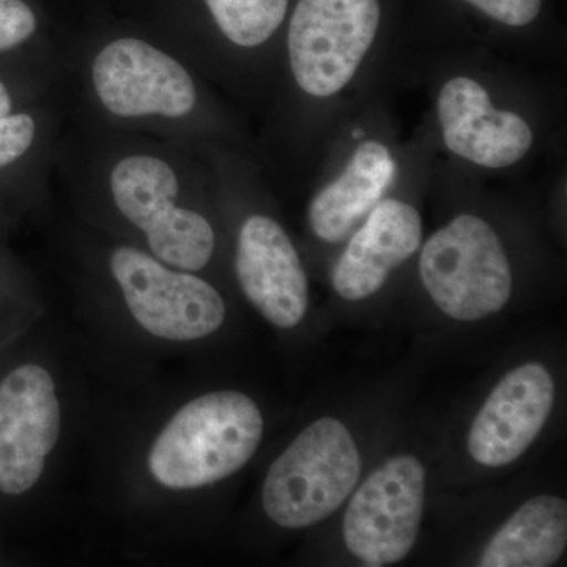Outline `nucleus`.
I'll list each match as a JSON object with an SVG mask.
<instances>
[{
	"label": "nucleus",
	"mask_w": 567,
	"mask_h": 567,
	"mask_svg": "<svg viewBox=\"0 0 567 567\" xmlns=\"http://www.w3.org/2000/svg\"><path fill=\"white\" fill-rule=\"evenodd\" d=\"M54 177L89 208L137 235L140 248L162 262L192 274L212 262L216 230L199 203L208 177L196 153L69 117Z\"/></svg>",
	"instance_id": "obj_1"
},
{
	"label": "nucleus",
	"mask_w": 567,
	"mask_h": 567,
	"mask_svg": "<svg viewBox=\"0 0 567 567\" xmlns=\"http://www.w3.org/2000/svg\"><path fill=\"white\" fill-rule=\"evenodd\" d=\"M69 117L210 151V96L203 73L133 18L96 21L63 40Z\"/></svg>",
	"instance_id": "obj_2"
},
{
	"label": "nucleus",
	"mask_w": 567,
	"mask_h": 567,
	"mask_svg": "<svg viewBox=\"0 0 567 567\" xmlns=\"http://www.w3.org/2000/svg\"><path fill=\"white\" fill-rule=\"evenodd\" d=\"M262 435V413L251 398L216 391L175 413L153 443L148 466L162 486L174 491L210 486L244 468Z\"/></svg>",
	"instance_id": "obj_3"
},
{
	"label": "nucleus",
	"mask_w": 567,
	"mask_h": 567,
	"mask_svg": "<svg viewBox=\"0 0 567 567\" xmlns=\"http://www.w3.org/2000/svg\"><path fill=\"white\" fill-rule=\"evenodd\" d=\"M360 475L352 434L341 421L322 417L308 425L268 470L265 514L279 527H312L342 506Z\"/></svg>",
	"instance_id": "obj_4"
},
{
	"label": "nucleus",
	"mask_w": 567,
	"mask_h": 567,
	"mask_svg": "<svg viewBox=\"0 0 567 567\" xmlns=\"http://www.w3.org/2000/svg\"><path fill=\"white\" fill-rule=\"evenodd\" d=\"M420 275L435 305L458 322L502 311L513 293L502 240L473 215L457 216L425 241Z\"/></svg>",
	"instance_id": "obj_5"
},
{
	"label": "nucleus",
	"mask_w": 567,
	"mask_h": 567,
	"mask_svg": "<svg viewBox=\"0 0 567 567\" xmlns=\"http://www.w3.org/2000/svg\"><path fill=\"white\" fill-rule=\"evenodd\" d=\"M380 20V0H297L286 32L295 84L316 99L341 92L371 50Z\"/></svg>",
	"instance_id": "obj_6"
},
{
	"label": "nucleus",
	"mask_w": 567,
	"mask_h": 567,
	"mask_svg": "<svg viewBox=\"0 0 567 567\" xmlns=\"http://www.w3.org/2000/svg\"><path fill=\"white\" fill-rule=\"evenodd\" d=\"M106 265L134 319L156 338L196 341L226 319V305L210 282L137 246H114Z\"/></svg>",
	"instance_id": "obj_7"
},
{
	"label": "nucleus",
	"mask_w": 567,
	"mask_h": 567,
	"mask_svg": "<svg viewBox=\"0 0 567 567\" xmlns=\"http://www.w3.org/2000/svg\"><path fill=\"white\" fill-rule=\"evenodd\" d=\"M133 20L169 44L197 71L213 44L262 50L281 31L292 0H133Z\"/></svg>",
	"instance_id": "obj_8"
},
{
	"label": "nucleus",
	"mask_w": 567,
	"mask_h": 567,
	"mask_svg": "<svg viewBox=\"0 0 567 567\" xmlns=\"http://www.w3.org/2000/svg\"><path fill=\"white\" fill-rule=\"evenodd\" d=\"M425 470L415 456L386 461L350 499L344 543L364 566L402 561L415 546L423 520Z\"/></svg>",
	"instance_id": "obj_9"
},
{
	"label": "nucleus",
	"mask_w": 567,
	"mask_h": 567,
	"mask_svg": "<svg viewBox=\"0 0 567 567\" xmlns=\"http://www.w3.org/2000/svg\"><path fill=\"white\" fill-rule=\"evenodd\" d=\"M61 405L47 369L24 364L0 383V492L35 486L61 435Z\"/></svg>",
	"instance_id": "obj_10"
},
{
	"label": "nucleus",
	"mask_w": 567,
	"mask_h": 567,
	"mask_svg": "<svg viewBox=\"0 0 567 567\" xmlns=\"http://www.w3.org/2000/svg\"><path fill=\"white\" fill-rule=\"evenodd\" d=\"M235 274L246 298L268 322L290 330L303 320L308 276L289 235L271 216L252 213L241 223Z\"/></svg>",
	"instance_id": "obj_11"
},
{
	"label": "nucleus",
	"mask_w": 567,
	"mask_h": 567,
	"mask_svg": "<svg viewBox=\"0 0 567 567\" xmlns=\"http://www.w3.org/2000/svg\"><path fill=\"white\" fill-rule=\"evenodd\" d=\"M555 383L546 365L529 361L507 372L473 421L470 456L498 468L517 461L546 425Z\"/></svg>",
	"instance_id": "obj_12"
},
{
	"label": "nucleus",
	"mask_w": 567,
	"mask_h": 567,
	"mask_svg": "<svg viewBox=\"0 0 567 567\" xmlns=\"http://www.w3.org/2000/svg\"><path fill=\"white\" fill-rule=\"evenodd\" d=\"M443 140L451 152L488 169L520 162L535 134L516 112L495 110L486 89L470 78L447 81L436 102Z\"/></svg>",
	"instance_id": "obj_13"
},
{
	"label": "nucleus",
	"mask_w": 567,
	"mask_h": 567,
	"mask_svg": "<svg viewBox=\"0 0 567 567\" xmlns=\"http://www.w3.org/2000/svg\"><path fill=\"white\" fill-rule=\"evenodd\" d=\"M421 238L423 221L415 207L399 199L380 200L334 265L336 292L349 301L372 297L417 251Z\"/></svg>",
	"instance_id": "obj_14"
},
{
	"label": "nucleus",
	"mask_w": 567,
	"mask_h": 567,
	"mask_svg": "<svg viewBox=\"0 0 567 567\" xmlns=\"http://www.w3.org/2000/svg\"><path fill=\"white\" fill-rule=\"evenodd\" d=\"M395 177L393 155L375 141L358 145L341 177L309 205V224L320 240L339 244L382 200Z\"/></svg>",
	"instance_id": "obj_15"
},
{
	"label": "nucleus",
	"mask_w": 567,
	"mask_h": 567,
	"mask_svg": "<svg viewBox=\"0 0 567 567\" xmlns=\"http://www.w3.org/2000/svg\"><path fill=\"white\" fill-rule=\"evenodd\" d=\"M66 123L65 92L0 118V188L41 192L54 181L55 153Z\"/></svg>",
	"instance_id": "obj_16"
},
{
	"label": "nucleus",
	"mask_w": 567,
	"mask_h": 567,
	"mask_svg": "<svg viewBox=\"0 0 567 567\" xmlns=\"http://www.w3.org/2000/svg\"><path fill=\"white\" fill-rule=\"evenodd\" d=\"M567 505L558 496H536L518 507L480 558L483 567H548L565 554Z\"/></svg>",
	"instance_id": "obj_17"
},
{
	"label": "nucleus",
	"mask_w": 567,
	"mask_h": 567,
	"mask_svg": "<svg viewBox=\"0 0 567 567\" xmlns=\"http://www.w3.org/2000/svg\"><path fill=\"white\" fill-rule=\"evenodd\" d=\"M47 11L37 0H0V59L61 58Z\"/></svg>",
	"instance_id": "obj_18"
},
{
	"label": "nucleus",
	"mask_w": 567,
	"mask_h": 567,
	"mask_svg": "<svg viewBox=\"0 0 567 567\" xmlns=\"http://www.w3.org/2000/svg\"><path fill=\"white\" fill-rule=\"evenodd\" d=\"M63 92V54L0 59V118Z\"/></svg>",
	"instance_id": "obj_19"
},
{
	"label": "nucleus",
	"mask_w": 567,
	"mask_h": 567,
	"mask_svg": "<svg viewBox=\"0 0 567 567\" xmlns=\"http://www.w3.org/2000/svg\"><path fill=\"white\" fill-rule=\"evenodd\" d=\"M499 24L525 28L539 17L543 0H464Z\"/></svg>",
	"instance_id": "obj_20"
}]
</instances>
